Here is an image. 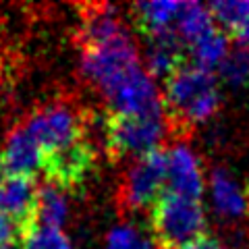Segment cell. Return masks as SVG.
Returning a JSON list of instances; mask_svg holds the SVG:
<instances>
[{
    "label": "cell",
    "instance_id": "cell-1",
    "mask_svg": "<svg viewBox=\"0 0 249 249\" xmlns=\"http://www.w3.org/2000/svg\"><path fill=\"white\" fill-rule=\"evenodd\" d=\"M220 89L212 71L187 62L164 83L162 106L170 133L185 135L206 123L220 108Z\"/></svg>",
    "mask_w": 249,
    "mask_h": 249
},
{
    "label": "cell",
    "instance_id": "cell-2",
    "mask_svg": "<svg viewBox=\"0 0 249 249\" xmlns=\"http://www.w3.org/2000/svg\"><path fill=\"white\" fill-rule=\"evenodd\" d=\"M154 243L160 249H187L208 237V220L199 199L164 191L150 214Z\"/></svg>",
    "mask_w": 249,
    "mask_h": 249
},
{
    "label": "cell",
    "instance_id": "cell-3",
    "mask_svg": "<svg viewBox=\"0 0 249 249\" xmlns=\"http://www.w3.org/2000/svg\"><path fill=\"white\" fill-rule=\"evenodd\" d=\"M168 131L170 124L164 110L150 114H124L110 110L104 119V145L112 160H137L154 150H160V143Z\"/></svg>",
    "mask_w": 249,
    "mask_h": 249
},
{
    "label": "cell",
    "instance_id": "cell-4",
    "mask_svg": "<svg viewBox=\"0 0 249 249\" xmlns=\"http://www.w3.org/2000/svg\"><path fill=\"white\" fill-rule=\"evenodd\" d=\"M137 69H142V62H139L137 46L129 31L108 42L81 48V73L102 91L106 100Z\"/></svg>",
    "mask_w": 249,
    "mask_h": 249
},
{
    "label": "cell",
    "instance_id": "cell-5",
    "mask_svg": "<svg viewBox=\"0 0 249 249\" xmlns=\"http://www.w3.org/2000/svg\"><path fill=\"white\" fill-rule=\"evenodd\" d=\"M168 185V152L164 147L137 158L123 175L119 204L124 212H142L154 208Z\"/></svg>",
    "mask_w": 249,
    "mask_h": 249
},
{
    "label": "cell",
    "instance_id": "cell-6",
    "mask_svg": "<svg viewBox=\"0 0 249 249\" xmlns=\"http://www.w3.org/2000/svg\"><path fill=\"white\" fill-rule=\"evenodd\" d=\"M25 127L40 145L42 154L85 139V116L71 102H52L27 119Z\"/></svg>",
    "mask_w": 249,
    "mask_h": 249
},
{
    "label": "cell",
    "instance_id": "cell-7",
    "mask_svg": "<svg viewBox=\"0 0 249 249\" xmlns=\"http://www.w3.org/2000/svg\"><path fill=\"white\" fill-rule=\"evenodd\" d=\"M96 166V150L88 139L42 154L46 181L62 191H75L88 181Z\"/></svg>",
    "mask_w": 249,
    "mask_h": 249
},
{
    "label": "cell",
    "instance_id": "cell-8",
    "mask_svg": "<svg viewBox=\"0 0 249 249\" xmlns=\"http://www.w3.org/2000/svg\"><path fill=\"white\" fill-rule=\"evenodd\" d=\"M40 187L31 177H0V214L15 222L21 241L37 227Z\"/></svg>",
    "mask_w": 249,
    "mask_h": 249
},
{
    "label": "cell",
    "instance_id": "cell-9",
    "mask_svg": "<svg viewBox=\"0 0 249 249\" xmlns=\"http://www.w3.org/2000/svg\"><path fill=\"white\" fill-rule=\"evenodd\" d=\"M42 168V150L29 129L17 124L0 150V177H31Z\"/></svg>",
    "mask_w": 249,
    "mask_h": 249
},
{
    "label": "cell",
    "instance_id": "cell-10",
    "mask_svg": "<svg viewBox=\"0 0 249 249\" xmlns=\"http://www.w3.org/2000/svg\"><path fill=\"white\" fill-rule=\"evenodd\" d=\"M212 204L222 218H245L249 216V183L241 181L229 168H216L210 175Z\"/></svg>",
    "mask_w": 249,
    "mask_h": 249
},
{
    "label": "cell",
    "instance_id": "cell-11",
    "mask_svg": "<svg viewBox=\"0 0 249 249\" xmlns=\"http://www.w3.org/2000/svg\"><path fill=\"white\" fill-rule=\"evenodd\" d=\"M168 191L189 199H199L204 193V173L199 160L185 143H177L168 150Z\"/></svg>",
    "mask_w": 249,
    "mask_h": 249
},
{
    "label": "cell",
    "instance_id": "cell-12",
    "mask_svg": "<svg viewBox=\"0 0 249 249\" xmlns=\"http://www.w3.org/2000/svg\"><path fill=\"white\" fill-rule=\"evenodd\" d=\"M181 11V2H137L131 6L135 27L145 36V40L158 37L168 31H175V23Z\"/></svg>",
    "mask_w": 249,
    "mask_h": 249
},
{
    "label": "cell",
    "instance_id": "cell-13",
    "mask_svg": "<svg viewBox=\"0 0 249 249\" xmlns=\"http://www.w3.org/2000/svg\"><path fill=\"white\" fill-rule=\"evenodd\" d=\"M229 46H231V36L224 34L222 29L214 27L204 37H199L197 42L187 46V48H189V56L193 65L206 69V71H214V69H220L224 58L229 56L231 52Z\"/></svg>",
    "mask_w": 249,
    "mask_h": 249
},
{
    "label": "cell",
    "instance_id": "cell-14",
    "mask_svg": "<svg viewBox=\"0 0 249 249\" xmlns=\"http://www.w3.org/2000/svg\"><path fill=\"white\" fill-rule=\"evenodd\" d=\"M214 27H216V23L208 6L197 4V2H181V11H178V17L175 23V31L185 42V46H191L193 42H197L199 37H204Z\"/></svg>",
    "mask_w": 249,
    "mask_h": 249
},
{
    "label": "cell",
    "instance_id": "cell-15",
    "mask_svg": "<svg viewBox=\"0 0 249 249\" xmlns=\"http://www.w3.org/2000/svg\"><path fill=\"white\" fill-rule=\"evenodd\" d=\"M69 218V199L65 191L54 185L40 187L37 196V224L48 229H60Z\"/></svg>",
    "mask_w": 249,
    "mask_h": 249
},
{
    "label": "cell",
    "instance_id": "cell-16",
    "mask_svg": "<svg viewBox=\"0 0 249 249\" xmlns=\"http://www.w3.org/2000/svg\"><path fill=\"white\" fill-rule=\"evenodd\" d=\"M218 23L232 37L237 31L249 21V0H224V2H212L208 6Z\"/></svg>",
    "mask_w": 249,
    "mask_h": 249
},
{
    "label": "cell",
    "instance_id": "cell-17",
    "mask_svg": "<svg viewBox=\"0 0 249 249\" xmlns=\"http://www.w3.org/2000/svg\"><path fill=\"white\" fill-rule=\"evenodd\" d=\"M218 71H220V77L231 88H235V89L247 88L249 85V48L241 44L237 48H232Z\"/></svg>",
    "mask_w": 249,
    "mask_h": 249
},
{
    "label": "cell",
    "instance_id": "cell-18",
    "mask_svg": "<svg viewBox=\"0 0 249 249\" xmlns=\"http://www.w3.org/2000/svg\"><path fill=\"white\" fill-rule=\"evenodd\" d=\"M23 249H73L69 237L60 229L37 227L23 239Z\"/></svg>",
    "mask_w": 249,
    "mask_h": 249
},
{
    "label": "cell",
    "instance_id": "cell-19",
    "mask_svg": "<svg viewBox=\"0 0 249 249\" xmlns=\"http://www.w3.org/2000/svg\"><path fill=\"white\" fill-rule=\"evenodd\" d=\"M106 249H154V243L131 224H121L108 232Z\"/></svg>",
    "mask_w": 249,
    "mask_h": 249
},
{
    "label": "cell",
    "instance_id": "cell-20",
    "mask_svg": "<svg viewBox=\"0 0 249 249\" xmlns=\"http://www.w3.org/2000/svg\"><path fill=\"white\" fill-rule=\"evenodd\" d=\"M17 239H21L19 229L15 227L13 220L0 214V249L13 245V241H17Z\"/></svg>",
    "mask_w": 249,
    "mask_h": 249
},
{
    "label": "cell",
    "instance_id": "cell-21",
    "mask_svg": "<svg viewBox=\"0 0 249 249\" xmlns=\"http://www.w3.org/2000/svg\"><path fill=\"white\" fill-rule=\"evenodd\" d=\"M187 249H229V247H224L220 241L214 239V237H204V239H199L197 243H193Z\"/></svg>",
    "mask_w": 249,
    "mask_h": 249
},
{
    "label": "cell",
    "instance_id": "cell-22",
    "mask_svg": "<svg viewBox=\"0 0 249 249\" xmlns=\"http://www.w3.org/2000/svg\"><path fill=\"white\" fill-rule=\"evenodd\" d=\"M232 37H235V40H237L241 46H247V48H249V21H247L245 25L241 27V29L237 31V34L232 36Z\"/></svg>",
    "mask_w": 249,
    "mask_h": 249
},
{
    "label": "cell",
    "instance_id": "cell-23",
    "mask_svg": "<svg viewBox=\"0 0 249 249\" xmlns=\"http://www.w3.org/2000/svg\"><path fill=\"white\" fill-rule=\"evenodd\" d=\"M2 249H17V247H13V245H9V247H2Z\"/></svg>",
    "mask_w": 249,
    "mask_h": 249
}]
</instances>
